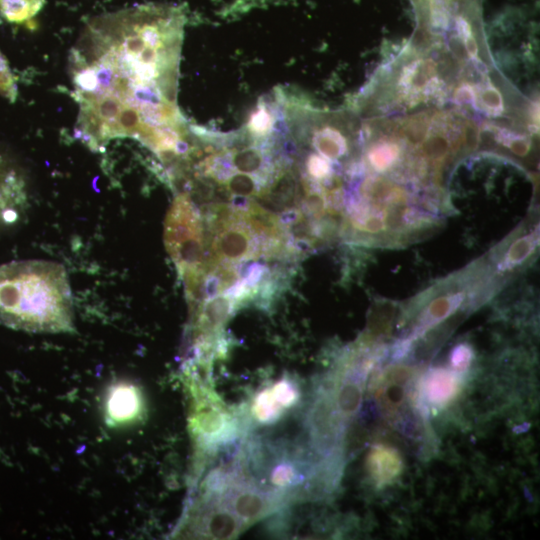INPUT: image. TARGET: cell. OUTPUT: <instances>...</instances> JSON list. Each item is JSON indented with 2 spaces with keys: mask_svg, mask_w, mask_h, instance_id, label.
I'll use <instances>...</instances> for the list:
<instances>
[{
  "mask_svg": "<svg viewBox=\"0 0 540 540\" xmlns=\"http://www.w3.org/2000/svg\"><path fill=\"white\" fill-rule=\"evenodd\" d=\"M184 22L181 7L145 4L87 24L68 61L78 139L99 150L132 138L165 164L186 151L191 125L177 104Z\"/></svg>",
  "mask_w": 540,
  "mask_h": 540,
  "instance_id": "obj_1",
  "label": "cell"
},
{
  "mask_svg": "<svg viewBox=\"0 0 540 540\" xmlns=\"http://www.w3.org/2000/svg\"><path fill=\"white\" fill-rule=\"evenodd\" d=\"M0 324L31 333L75 332L65 268L45 260L0 264Z\"/></svg>",
  "mask_w": 540,
  "mask_h": 540,
  "instance_id": "obj_2",
  "label": "cell"
},
{
  "mask_svg": "<svg viewBox=\"0 0 540 540\" xmlns=\"http://www.w3.org/2000/svg\"><path fill=\"white\" fill-rule=\"evenodd\" d=\"M213 232L211 254L206 258L204 267L243 262L257 256L258 249L251 228L243 220L242 213L239 214V209L227 223Z\"/></svg>",
  "mask_w": 540,
  "mask_h": 540,
  "instance_id": "obj_3",
  "label": "cell"
},
{
  "mask_svg": "<svg viewBox=\"0 0 540 540\" xmlns=\"http://www.w3.org/2000/svg\"><path fill=\"white\" fill-rule=\"evenodd\" d=\"M27 206V182L22 170L0 152V231L18 223Z\"/></svg>",
  "mask_w": 540,
  "mask_h": 540,
  "instance_id": "obj_4",
  "label": "cell"
},
{
  "mask_svg": "<svg viewBox=\"0 0 540 540\" xmlns=\"http://www.w3.org/2000/svg\"><path fill=\"white\" fill-rule=\"evenodd\" d=\"M219 503L246 522L266 516L279 504V501L258 488L236 483L229 485L221 493Z\"/></svg>",
  "mask_w": 540,
  "mask_h": 540,
  "instance_id": "obj_5",
  "label": "cell"
},
{
  "mask_svg": "<svg viewBox=\"0 0 540 540\" xmlns=\"http://www.w3.org/2000/svg\"><path fill=\"white\" fill-rule=\"evenodd\" d=\"M335 403L327 394H320L310 412V430L321 452H330L340 434V417L336 416Z\"/></svg>",
  "mask_w": 540,
  "mask_h": 540,
  "instance_id": "obj_6",
  "label": "cell"
},
{
  "mask_svg": "<svg viewBox=\"0 0 540 540\" xmlns=\"http://www.w3.org/2000/svg\"><path fill=\"white\" fill-rule=\"evenodd\" d=\"M141 409L140 394L130 384H117L108 394L106 411L115 423H126L138 416Z\"/></svg>",
  "mask_w": 540,
  "mask_h": 540,
  "instance_id": "obj_7",
  "label": "cell"
},
{
  "mask_svg": "<svg viewBox=\"0 0 540 540\" xmlns=\"http://www.w3.org/2000/svg\"><path fill=\"white\" fill-rule=\"evenodd\" d=\"M402 459L399 453L383 445L374 447L368 457V471L379 486L392 483L402 471Z\"/></svg>",
  "mask_w": 540,
  "mask_h": 540,
  "instance_id": "obj_8",
  "label": "cell"
},
{
  "mask_svg": "<svg viewBox=\"0 0 540 540\" xmlns=\"http://www.w3.org/2000/svg\"><path fill=\"white\" fill-rule=\"evenodd\" d=\"M243 521L220 503H213L202 518L205 534L215 539H229L237 536Z\"/></svg>",
  "mask_w": 540,
  "mask_h": 540,
  "instance_id": "obj_9",
  "label": "cell"
},
{
  "mask_svg": "<svg viewBox=\"0 0 540 540\" xmlns=\"http://www.w3.org/2000/svg\"><path fill=\"white\" fill-rule=\"evenodd\" d=\"M424 397L434 405H444L452 400L459 390V380L445 370L431 372L424 381Z\"/></svg>",
  "mask_w": 540,
  "mask_h": 540,
  "instance_id": "obj_10",
  "label": "cell"
},
{
  "mask_svg": "<svg viewBox=\"0 0 540 540\" xmlns=\"http://www.w3.org/2000/svg\"><path fill=\"white\" fill-rule=\"evenodd\" d=\"M216 296L202 303L197 310L198 326L203 331H214L220 327L234 308L235 299L230 295Z\"/></svg>",
  "mask_w": 540,
  "mask_h": 540,
  "instance_id": "obj_11",
  "label": "cell"
},
{
  "mask_svg": "<svg viewBox=\"0 0 540 540\" xmlns=\"http://www.w3.org/2000/svg\"><path fill=\"white\" fill-rule=\"evenodd\" d=\"M45 0H0V13L8 21L31 20L44 6Z\"/></svg>",
  "mask_w": 540,
  "mask_h": 540,
  "instance_id": "obj_12",
  "label": "cell"
},
{
  "mask_svg": "<svg viewBox=\"0 0 540 540\" xmlns=\"http://www.w3.org/2000/svg\"><path fill=\"white\" fill-rule=\"evenodd\" d=\"M360 399L361 390L359 383L352 380L343 382L338 391L337 406L344 418H349L356 412Z\"/></svg>",
  "mask_w": 540,
  "mask_h": 540,
  "instance_id": "obj_13",
  "label": "cell"
},
{
  "mask_svg": "<svg viewBox=\"0 0 540 540\" xmlns=\"http://www.w3.org/2000/svg\"><path fill=\"white\" fill-rule=\"evenodd\" d=\"M0 94L9 100H15L17 95V88L13 80L12 74L9 70V66L0 53Z\"/></svg>",
  "mask_w": 540,
  "mask_h": 540,
  "instance_id": "obj_14",
  "label": "cell"
}]
</instances>
